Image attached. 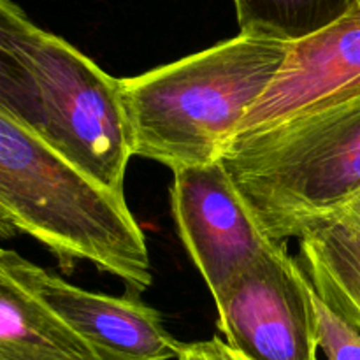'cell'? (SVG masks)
Here are the masks:
<instances>
[{
	"label": "cell",
	"instance_id": "obj_8",
	"mask_svg": "<svg viewBox=\"0 0 360 360\" xmlns=\"http://www.w3.org/2000/svg\"><path fill=\"white\" fill-rule=\"evenodd\" d=\"M0 271L16 278L53 315L97 345L141 360H171L179 341L160 311L127 290L122 297L95 294L42 269L14 250L0 252Z\"/></svg>",
	"mask_w": 360,
	"mask_h": 360
},
{
	"label": "cell",
	"instance_id": "obj_12",
	"mask_svg": "<svg viewBox=\"0 0 360 360\" xmlns=\"http://www.w3.org/2000/svg\"><path fill=\"white\" fill-rule=\"evenodd\" d=\"M316 297V295H315ZM319 345L327 360H360V333L316 299Z\"/></svg>",
	"mask_w": 360,
	"mask_h": 360
},
{
	"label": "cell",
	"instance_id": "obj_3",
	"mask_svg": "<svg viewBox=\"0 0 360 360\" xmlns=\"http://www.w3.org/2000/svg\"><path fill=\"white\" fill-rule=\"evenodd\" d=\"M287 51V42L238 34L120 79L134 157L171 171L220 160Z\"/></svg>",
	"mask_w": 360,
	"mask_h": 360
},
{
	"label": "cell",
	"instance_id": "obj_9",
	"mask_svg": "<svg viewBox=\"0 0 360 360\" xmlns=\"http://www.w3.org/2000/svg\"><path fill=\"white\" fill-rule=\"evenodd\" d=\"M0 360H141L97 345L0 271Z\"/></svg>",
	"mask_w": 360,
	"mask_h": 360
},
{
	"label": "cell",
	"instance_id": "obj_7",
	"mask_svg": "<svg viewBox=\"0 0 360 360\" xmlns=\"http://www.w3.org/2000/svg\"><path fill=\"white\" fill-rule=\"evenodd\" d=\"M360 95V0L336 23L288 44L267 90L234 137L250 136ZM232 137V139H234Z\"/></svg>",
	"mask_w": 360,
	"mask_h": 360
},
{
	"label": "cell",
	"instance_id": "obj_6",
	"mask_svg": "<svg viewBox=\"0 0 360 360\" xmlns=\"http://www.w3.org/2000/svg\"><path fill=\"white\" fill-rule=\"evenodd\" d=\"M176 231L213 299L280 241L269 238L224 162L172 171Z\"/></svg>",
	"mask_w": 360,
	"mask_h": 360
},
{
	"label": "cell",
	"instance_id": "obj_10",
	"mask_svg": "<svg viewBox=\"0 0 360 360\" xmlns=\"http://www.w3.org/2000/svg\"><path fill=\"white\" fill-rule=\"evenodd\" d=\"M297 241V262L316 299L360 333V221L329 218Z\"/></svg>",
	"mask_w": 360,
	"mask_h": 360
},
{
	"label": "cell",
	"instance_id": "obj_1",
	"mask_svg": "<svg viewBox=\"0 0 360 360\" xmlns=\"http://www.w3.org/2000/svg\"><path fill=\"white\" fill-rule=\"evenodd\" d=\"M0 112L125 195L134 150L120 79L11 0H0Z\"/></svg>",
	"mask_w": 360,
	"mask_h": 360
},
{
	"label": "cell",
	"instance_id": "obj_14",
	"mask_svg": "<svg viewBox=\"0 0 360 360\" xmlns=\"http://www.w3.org/2000/svg\"><path fill=\"white\" fill-rule=\"evenodd\" d=\"M329 218H341V220L360 221V192L355 193L350 200L343 204L338 211H334ZM326 218V220H329Z\"/></svg>",
	"mask_w": 360,
	"mask_h": 360
},
{
	"label": "cell",
	"instance_id": "obj_13",
	"mask_svg": "<svg viewBox=\"0 0 360 360\" xmlns=\"http://www.w3.org/2000/svg\"><path fill=\"white\" fill-rule=\"evenodd\" d=\"M176 360H246L238 352L232 350L224 338L214 336L206 341H193V343L178 345Z\"/></svg>",
	"mask_w": 360,
	"mask_h": 360
},
{
	"label": "cell",
	"instance_id": "obj_2",
	"mask_svg": "<svg viewBox=\"0 0 360 360\" xmlns=\"http://www.w3.org/2000/svg\"><path fill=\"white\" fill-rule=\"evenodd\" d=\"M0 234H27L70 273L79 260L127 290L153 283L146 238L125 195L112 192L0 112Z\"/></svg>",
	"mask_w": 360,
	"mask_h": 360
},
{
	"label": "cell",
	"instance_id": "obj_5",
	"mask_svg": "<svg viewBox=\"0 0 360 360\" xmlns=\"http://www.w3.org/2000/svg\"><path fill=\"white\" fill-rule=\"evenodd\" d=\"M218 330L246 360H319L311 283L287 243H278L214 299Z\"/></svg>",
	"mask_w": 360,
	"mask_h": 360
},
{
	"label": "cell",
	"instance_id": "obj_11",
	"mask_svg": "<svg viewBox=\"0 0 360 360\" xmlns=\"http://www.w3.org/2000/svg\"><path fill=\"white\" fill-rule=\"evenodd\" d=\"M359 0H234L239 34L292 44L343 18Z\"/></svg>",
	"mask_w": 360,
	"mask_h": 360
},
{
	"label": "cell",
	"instance_id": "obj_4",
	"mask_svg": "<svg viewBox=\"0 0 360 360\" xmlns=\"http://www.w3.org/2000/svg\"><path fill=\"white\" fill-rule=\"evenodd\" d=\"M220 160L269 238L299 239L360 192V95L234 137Z\"/></svg>",
	"mask_w": 360,
	"mask_h": 360
}]
</instances>
